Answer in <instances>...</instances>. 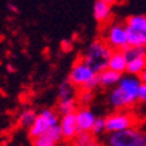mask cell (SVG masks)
I'll list each match as a JSON object with an SVG mask.
<instances>
[{
    "instance_id": "1",
    "label": "cell",
    "mask_w": 146,
    "mask_h": 146,
    "mask_svg": "<svg viewBox=\"0 0 146 146\" xmlns=\"http://www.w3.org/2000/svg\"><path fill=\"white\" fill-rule=\"evenodd\" d=\"M141 79L138 75H122L120 82L109 94V104L115 109H128L136 104Z\"/></svg>"
},
{
    "instance_id": "2",
    "label": "cell",
    "mask_w": 146,
    "mask_h": 146,
    "mask_svg": "<svg viewBox=\"0 0 146 146\" xmlns=\"http://www.w3.org/2000/svg\"><path fill=\"white\" fill-rule=\"evenodd\" d=\"M68 80L71 82L76 90H94L99 86L98 72L86 63L84 61L78 59L70 70Z\"/></svg>"
},
{
    "instance_id": "3",
    "label": "cell",
    "mask_w": 146,
    "mask_h": 146,
    "mask_svg": "<svg viewBox=\"0 0 146 146\" xmlns=\"http://www.w3.org/2000/svg\"><path fill=\"white\" fill-rule=\"evenodd\" d=\"M112 50L113 49L109 48L104 40L102 38L95 40L92 44H90L80 59L84 61L88 66H91L96 72H100L102 70L108 67V61L112 54Z\"/></svg>"
},
{
    "instance_id": "4",
    "label": "cell",
    "mask_w": 146,
    "mask_h": 146,
    "mask_svg": "<svg viewBox=\"0 0 146 146\" xmlns=\"http://www.w3.org/2000/svg\"><path fill=\"white\" fill-rule=\"evenodd\" d=\"M102 40L106 41L113 50H122L128 46V36H126V25L120 23H112L106 24V28L103 31Z\"/></svg>"
},
{
    "instance_id": "5",
    "label": "cell",
    "mask_w": 146,
    "mask_h": 146,
    "mask_svg": "<svg viewBox=\"0 0 146 146\" xmlns=\"http://www.w3.org/2000/svg\"><path fill=\"white\" fill-rule=\"evenodd\" d=\"M58 121H59V113L57 112V109L45 108L37 113L34 122L28 129V134L32 139L37 138L42 133L46 132L50 126L57 125Z\"/></svg>"
},
{
    "instance_id": "6",
    "label": "cell",
    "mask_w": 146,
    "mask_h": 146,
    "mask_svg": "<svg viewBox=\"0 0 146 146\" xmlns=\"http://www.w3.org/2000/svg\"><path fill=\"white\" fill-rule=\"evenodd\" d=\"M137 125V117L126 109H116V112L111 113L106 117V132L113 133L125 130L128 128Z\"/></svg>"
},
{
    "instance_id": "7",
    "label": "cell",
    "mask_w": 146,
    "mask_h": 146,
    "mask_svg": "<svg viewBox=\"0 0 146 146\" xmlns=\"http://www.w3.org/2000/svg\"><path fill=\"white\" fill-rule=\"evenodd\" d=\"M142 136V130L137 126H132L125 130L109 133L107 146H138Z\"/></svg>"
},
{
    "instance_id": "8",
    "label": "cell",
    "mask_w": 146,
    "mask_h": 146,
    "mask_svg": "<svg viewBox=\"0 0 146 146\" xmlns=\"http://www.w3.org/2000/svg\"><path fill=\"white\" fill-rule=\"evenodd\" d=\"M59 128H61L62 136L65 141L71 142L75 137L78 136V126H76V119H75V112L66 113V115L59 116Z\"/></svg>"
},
{
    "instance_id": "9",
    "label": "cell",
    "mask_w": 146,
    "mask_h": 146,
    "mask_svg": "<svg viewBox=\"0 0 146 146\" xmlns=\"http://www.w3.org/2000/svg\"><path fill=\"white\" fill-rule=\"evenodd\" d=\"M75 119H76L78 133H87L91 130L96 116L91 109L83 107V108H78L75 111Z\"/></svg>"
},
{
    "instance_id": "10",
    "label": "cell",
    "mask_w": 146,
    "mask_h": 146,
    "mask_svg": "<svg viewBox=\"0 0 146 146\" xmlns=\"http://www.w3.org/2000/svg\"><path fill=\"white\" fill-rule=\"evenodd\" d=\"M63 141V136H62L59 124L50 126L45 133H42L40 137L33 139L34 146H44V145H50V143H58Z\"/></svg>"
},
{
    "instance_id": "11",
    "label": "cell",
    "mask_w": 146,
    "mask_h": 146,
    "mask_svg": "<svg viewBox=\"0 0 146 146\" xmlns=\"http://www.w3.org/2000/svg\"><path fill=\"white\" fill-rule=\"evenodd\" d=\"M112 16V9L111 4L103 1V0H96L94 4V17L99 24H108Z\"/></svg>"
},
{
    "instance_id": "12",
    "label": "cell",
    "mask_w": 146,
    "mask_h": 146,
    "mask_svg": "<svg viewBox=\"0 0 146 146\" xmlns=\"http://www.w3.org/2000/svg\"><path fill=\"white\" fill-rule=\"evenodd\" d=\"M122 74L115 71V70H111V68H104L100 72H98V83L100 87H112L116 86L120 82Z\"/></svg>"
},
{
    "instance_id": "13",
    "label": "cell",
    "mask_w": 146,
    "mask_h": 146,
    "mask_svg": "<svg viewBox=\"0 0 146 146\" xmlns=\"http://www.w3.org/2000/svg\"><path fill=\"white\" fill-rule=\"evenodd\" d=\"M108 68L124 74L126 71V58L122 50H112V54L108 61Z\"/></svg>"
},
{
    "instance_id": "14",
    "label": "cell",
    "mask_w": 146,
    "mask_h": 146,
    "mask_svg": "<svg viewBox=\"0 0 146 146\" xmlns=\"http://www.w3.org/2000/svg\"><path fill=\"white\" fill-rule=\"evenodd\" d=\"M79 107L78 99L76 96H71V98H65V99H58L57 104V112L59 113V116L66 115V113L75 112Z\"/></svg>"
},
{
    "instance_id": "15",
    "label": "cell",
    "mask_w": 146,
    "mask_h": 146,
    "mask_svg": "<svg viewBox=\"0 0 146 146\" xmlns=\"http://www.w3.org/2000/svg\"><path fill=\"white\" fill-rule=\"evenodd\" d=\"M146 66V54H141L133 57L126 61V74L130 75H139V72Z\"/></svg>"
},
{
    "instance_id": "16",
    "label": "cell",
    "mask_w": 146,
    "mask_h": 146,
    "mask_svg": "<svg viewBox=\"0 0 146 146\" xmlns=\"http://www.w3.org/2000/svg\"><path fill=\"white\" fill-rule=\"evenodd\" d=\"M126 36H128V45L146 48V33L126 27Z\"/></svg>"
},
{
    "instance_id": "17",
    "label": "cell",
    "mask_w": 146,
    "mask_h": 146,
    "mask_svg": "<svg viewBox=\"0 0 146 146\" xmlns=\"http://www.w3.org/2000/svg\"><path fill=\"white\" fill-rule=\"evenodd\" d=\"M36 116H37V112L32 108H27L24 111H21L19 113V117H17V124L20 128H24V129H29L31 125L36 120Z\"/></svg>"
},
{
    "instance_id": "18",
    "label": "cell",
    "mask_w": 146,
    "mask_h": 146,
    "mask_svg": "<svg viewBox=\"0 0 146 146\" xmlns=\"http://www.w3.org/2000/svg\"><path fill=\"white\" fill-rule=\"evenodd\" d=\"M72 146H102L90 132L78 133V136L71 141Z\"/></svg>"
},
{
    "instance_id": "19",
    "label": "cell",
    "mask_w": 146,
    "mask_h": 146,
    "mask_svg": "<svg viewBox=\"0 0 146 146\" xmlns=\"http://www.w3.org/2000/svg\"><path fill=\"white\" fill-rule=\"evenodd\" d=\"M125 25L132 28V29H136V31H139L142 33H146V16H143V15L129 16L125 21Z\"/></svg>"
},
{
    "instance_id": "20",
    "label": "cell",
    "mask_w": 146,
    "mask_h": 146,
    "mask_svg": "<svg viewBox=\"0 0 146 146\" xmlns=\"http://www.w3.org/2000/svg\"><path fill=\"white\" fill-rule=\"evenodd\" d=\"M78 90L75 88L74 86L71 84V82L65 80L62 82L61 86L58 87V99H65V98H71V96H76Z\"/></svg>"
},
{
    "instance_id": "21",
    "label": "cell",
    "mask_w": 146,
    "mask_h": 146,
    "mask_svg": "<svg viewBox=\"0 0 146 146\" xmlns=\"http://www.w3.org/2000/svg\"><path fill=\"white\" fill-rule=\"evenodd\" d=\"M76 99L80 107H87L94 99V91L92 90H78Z\"/></svg>"
},
{
    "instance_id": "22",
    "label": "cell",
    "mask_w": 146,
    "mask_h": 146,
    "mask_svg": "<svg viewBox=\"0 0 146 146\" xmlns=\"http://www.w3.org/2000/svg\"><path fill=\"white\" fill-rule=\"evenodd\" d=\"M104 132H106V119H103V117H96L95 122H94V125H92L91 130H90V133H91L94 137H96V136L103 134Z\"/></svg>"
},
{
    "instance_id": "23",
    "label": "cell",
    "mask_w": 146,
    "mask_h": 146,
    "mask_svg": "<svg viewBox=\"0 0 146 146\" xmlns=\"http://www.w3.org/2000/svg\"><path fill=\"white\" fill-rule=\"evenodd\" d=\"M137 100L141 103H146V82H141V84H139Z\"/></svg>"
},
{
    "instance_id": "24",
    "label": "cell",
    "mask_w": 146,
    "mask_h": 146,
    "mask_svg": "<svg viewBox=\"0 0 146 146\" xmlns=\"http://www.w3.org/2000/svg\"><path fill=\"white\" fill-rule=\"evenodd\" d=\"M138 78L141 79V82H146V66H145V67H143V70H142V71L139 72Z\"/></svg>"
},
{
    "instance_id": "25",
    "label": "cell",
    "mask_w": 146,
    "mask_h": 146,
    "mask_svg": "<svg viewBox=\"0 0 146 146\" xmlns=\"http://www.w3.org/2000/svg\"><path fill=\"white\" fill-rule=\"evenodd\" d=\"M138 146H146V132H142L141 141H139V145Z\"/></svg>"
},
{
    "instance_id": "26",
    "label": "cell",
    "mask_w": 146,
    "mask_h": 146,
    "mask_svg": "<svg viewBox=\"0 0 146 146\" xmlns=\"http://www.w3.org/2000/svg\"><path fill=\"white\" fill-rule=\"evenodd\" d=\"M103 1H106V3H108V4H115V3H117V0H103Z\"/></svg>"
},
{
    "instance_id": "27",
    "label": "cell",
    "mask_w": 146,
    "mask_h": 146,
    "mask_svg": "<svg viewBox=\"0 0 146 146\" xmlns=\"http://www.w3.org/2000/svg\"><path fill=\"white\" fill-rule=\"evenodd\" d=\"M44 146H63V145H61V142H58V143H50V145H44Z\"/></svg>"
}]
</instances>
